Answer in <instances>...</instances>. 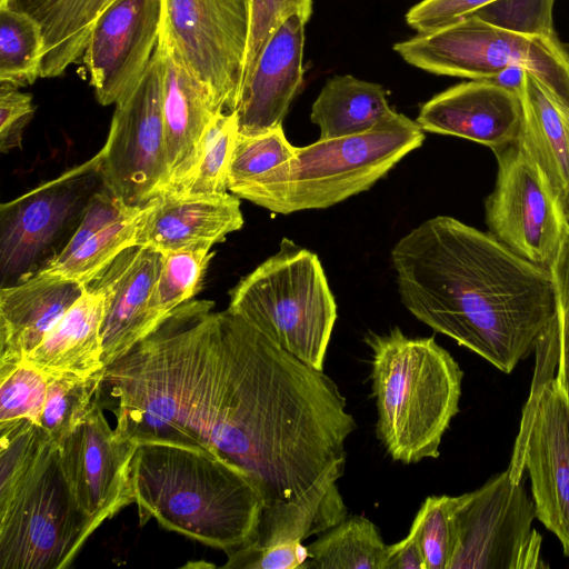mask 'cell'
Segmentation results:
<instances>
[{"instance_id":"obj_1","label":"cell","mask_w":569,"mask_h":569,"mask_svg":"<svg viewBox=\"0 0 569 569\" xmlns=\"http://www.w3.org/2000/svg\"><path fill=\"white\" fill-rule=\"evenodd\" d=\"M355 429L345 397L323 370L240 316L218 311L209 351L180 393V443L240 467L272 505L298 499L343 470Z\"/></svg>"},{"instance_id":"obj_2","label":"cell","mask_w":569,"mask_h":569,"mask_svg":"<svg viewBox=\"0 0 569 569\" xmlns=\"http://www.w3.org/2000/svg\"><path fill=\"white\" fill-rule=\"evenodd\" d=\"M391 261L411 315L505 373L536 349L555 317L549 269L452 217L410 230Z\"/></svg>"},{"instance_id":"obj_3","label":"cell","mask_w":569,"mask_h":569,"mask_svg":"<svg viewBox=\"0 0 569 569\" xmlns=\"http://www.w3.org/2000/svg\"><path fill=\"white\" fill-rule=\"evenodd\" d=\"M139 522L164 529L227 553L256 537L263 496L240 467L210 452L146 442L131 461Z\"/></svg>"},{"instance_id":"obj_4","label":"cell","mask_w":569,"mask_h":569,"mask_svg":"<svg viewBox=\"0 0 569 569\" xmlns=\"http://www.w3.org/2000/svg\"><path fill=\"white\" fill-rule=\"evenodd\" d=\"M372 351L376 433L387 453L405 465L437 458L459 412L463 372L433 337H408L400 328L365 338Z\"/></svg>"},{"instance_id":"obj_5","label":"cell","mask_w":569,"mask_h":569,"mask_svg":"<svg viewBox=\"0 0 569 569\" xmlns=\"http://www.w3.org/2000/svg\"><path fill=\"white\" fill-rule=\"evenodd\" d=\"M423 141L418 122L395 111L366 132L296 147L288 161L229 191L274 213L326 209L370 189Z\"/></svg>"},{"instance_id":"obj_6","label":"cell","mask_w":569,"mask_h":569,"mask_svg":"<svg viewBox=\"0 0 569 569\" xmlns=\"http://www.w3.org/2000/svg\"><path fill=\"white\" fill-rule=\"evenodd\" d=\"M228 310L323 370L337 305L316 253L283 238L274 254L232 288Z\"/></svg>"},{"instance_id":"obj_7","label":"cell","mask_w":569,"mask_h":569,"mask_svg":"<svg viewBox=\"0 0 569 569\" xmlns=\"http://www.w3.org/2000/svg\"><path fill=\"white\" fill-rule=\"evenodd\" d=\"M393 50L407 63L439 76L495 80L520 68L532 73L569 112V53L559 38L515 33L471 14L397 42Z\"/></svg>"},{"instance_id":"obj_8","label":"cell","mask_w":569,"mask_h":569,"mask_svg":"<svg viewBox=\"0 0 569 569\" xmlns=\"http://www.w3.org/2000/svg\"><path fill=\"white\" fill-rule=\"evenodd\" d=\"M93 531L52 442L12 493L0 501V568H67Z\"/></svg>"},{"instance_id":"obj_9","label":"cell","mask_w":569,"mask_h":569,"mask_svg":"<svg viewBox=\"0 0 569 569\" xmlns=\"http://www.w3.org/2000/svg\"><path fill=\"white\" fill-rule=\"evenodd\" d=\"M101 149L90 159L0 206V280L28 279L54 260L102 186Z\"/></svg>"},{"instance_id":"obj_10","label":"cell","mask_w":569,"mask_h":569,"mask_svg":"<svg viewBox=\"0 0 569 569\" xmlns=\"http://www.w3.org/2000/svg\"><path fill=\"white\" fill-rule=\"evenodd\" d=\"M533 499L522 479L509 470L480 488L456 497V547L449 569H535L541 560L542 537L532 527Z\"/></svg>"},{"instance_id":"obj_11","label":"cell","mask_w":569,"mask_h":569,"mask_svg":"<svg viewBox=\"0 0 569 569\" xmlns=\"http://www.w3.org/2000/svg\"><path fill=\"white\" fill-rule=\"evenodd\" d=\"M114 106L101 148L103 186L126 204L142 207L169 182L158 47L138 83Z\"/></svg>"},{"instance_id":"obj_12","label":"cell","mask_w":569,"mask_h":569,"mask_svg":"<svg viewBox=\"0 0 569 569\" xmlns=\"http://www.w3.org/2000/svg\"><path fill=\"white\" fill-rule=\"evenodd\" d=\"M493 153L497 179L485 201L489 233L522 258L550 269L569 231V220L518 139Z\"/></svg>"},{"instance_id":"obj_13","label":"cell","mask_w":569,"mask_h":569,"mask_svg":"<svg viewBox=\"0 0 569 569\" xmlns=\"http://www.w3.org/2000/svg\"><path fill=\"white\" fill-rule=\"evenodd\" d=\"M169 33L219 111L234 112L242 89L250 0H163Z\"/></svg>"},{"instance_id":"obj_14","label":"cell","mask_w":569,"mask_h":569,"mask_svg":"<svg viewBox=\"0 0 569 569\" xmlns=\"http://www.w3.org/2000/svg\"><path fill=\"white\" fill-rule=\"evenodd\" d=\"M531 481L537 518L560 541L569 558V402L550 375L531 393L508 468Z\"/></svg>"},{"instance_id":"obj_15","label":"cell","mask_w":569,"mask_h":569,"mask_svg":"<svg viewBox=\"0 0 569 569\" xmlns=\"http://www.w3.org/2000/svg\"><path fill=\"white\" fill-rule=\"evenodd\" d=\"M137 446L118 437L97 396L86 418L58 446L64 476L93 530L134 502L130 471Z\"/></svg>"},{"instance_id":"obj_16","label":"cell","mask_w":569,"mask_h":569,"mask_svg":"<svg viewBox=\"0 0 569 569\" xmlns=\"http://www.w3.org/2000/svg\"><path fill=\"white\" fill-rule=\"evenodd\" d=\"M163 0H117L98 19L82 60L101 106L116 104L138 83L158 47Z\"/></svg>"},{"instance_id":"obj_17","label":"cell","mask_w":569,"mask_h":569,"mask_svg":"<svg viewBox=\"0 0 569 569\" xmlns=\"http://www.w3.org/2000/svg\"><path fill=\"white\" fill-rule=\"evenodd\" d=\"M423 131L471 140L492 151L515 142L522 107L517 91L489 79H471L436 94L422 104Z\"/></svg>"},{"instance_id":"obj_18","label":"cell","mask_w":569,"mask_h":569,"mask_svg":"<svg viewBox=\"0 0 569 569\" xmlns=\"http://www.w3.org/2000/svg\"><path fill=\"white\" fill-rule=\"evenodd\" d=\"M161 263V252L132 246L86 284L106 297L101 327L104 368L157 328L149 313V302Z\"/></svg>"},{"instance_id":"obj_19","label":"cell","mask_w":569,"mask_h":569,"mask_svg":"<svg viewBox=\"0 0 569 569\" xmlns=\"http://www.w3.org/2000/svg\"><path fill=\"white\" fill-rule=\"evenodd\" d=\"M158 49L162 64V117L169 166L164 192H168L174 190L194 168L204 133L219 110L180 54L164 16Z\"/></svg>"},{"instance_id":"obj_20","label":"cell","mask_w":569,"mask_h":569,"mask_svg":"<svg viewBox=\"0 0 569 569\" xmlns=\"http://www.w3.org/2000/svg\"><path fill=\"white\" fill-rule=\"evenodd\" d=\"M306 23L292 14L267 41L241 89L236 109L240 134H259L282 126L302 84Z\"/></svg>"},{"instance_id":"obj_21","label":"cell","mask_w":569,"mask_h":569,"mask_svg":"<svg viewBox=\"0 0 569 569\" xmlns=\"http://www.w3.org/2000/svg\"><path fill=\"white\" fill-rule=\"evenodd\" d=\"M240 198L164 192L146 203L136 246L159 252L207 248L242 228Z\"/></svg>"},{"instance_id":"obj_22","label":"cell","mask_w":569,"mask_h":569,"mask_svg":"<svg viewBox=\"0 0 569 569\" xmlns=\"http://www.w3.org/2000/svg\"><path fill=\"white\" fill-rule=\"evenodd\" d=\"M84 288L46 271L0 287V363L23 361Z\"/></svg>"},{"instance_id":"obj_23","label":"cell","mask_w":569,"mask_h":569,"mask_svg":"<svg viewBox=\"0 0 569 569\" xmlns=\"http://www.w3.org/2000/svg\"><path fill=\"white\" fill-rule=\"evenodd\" d=\"M517 92L522 107L518 141L542 171L569 220V112L526 70Z\"/></svg>"},{"instance_id":"obj_24","label":"cell","mask_w":569,"mask_h":569,"mask_svg":"<svg viewBox=\"0 0 569 569\" xmlns=\"http://www.w3.org/2000/svg\"><path fill=\"white\" fill-rule=\"evenodd\" d=\"M104 293L86 286L78 300L24 359L50 376H91L104 369Z\"/></svg>"},{"instance_id":"obj_25","label":"cell","mask_w":569,"mask_h":569,"mask_svg":"<svg viewBox=\"0 0 569 569\" xmlns=\"http://www.w3.org/2000/svg\"><path fill=\"white\" fill-rule=\"evenodd\" d=\"M342 475L331 472L298 499L264 505L256 537L246 546H298L338 525L348 512L337 486Z\"/></svg>"},{"instance_id":"obj_26","label":"cell","mask_w":569,"mask_h":569,"mask_svg":"<svg viewBox=\"0 0 569 569\" xmlns=\"http://www.w3.org/2000/svg\"><path fill=\"white\" fill-rule=\"evenodd\" d=\"M116 1L40 0L26 11L42 30L41 78L60 77L83 57L93 26Z\"/></svg>"},{"instance_id":"obj_27","label":"cell","mask_w":569,"mask_h":569,"mask_svg":"<svg viewBox=\"0 0 569 569\" xmlns=\"http://www.w3.org/2000/svg\"><path fill=\"white\" fill-rule=\"evenodd\" d=\"M388 91L380 84L353 76L330 78L315 100L310 119L320 129V139L366 132L391 116Z\"/></svg>"},{"instance_id":"obj_28","label":"cell","mask_w":569,"mask_h":569,"mask_svg":"<svg viewBox=\"0 0 569 569\" xmlns=\"http://www.w3.org/2000/svg\"><path fill=\"white\" fill-rule=\"evenodd\" d=\"M307 549L303 569H385L388 553L377 526L359 515L346 517Z\"/></svg>"},{"instance_id":"obj_29","label":"cell","mask_w":569,"mask_h":569,"mask_svg":"<svg viewBox=\"0 0 569 569\" xmlns=\"http://www.w3.org/2000/svg\"><path fill=\"white\" fill-rule=\"evenodd\" d=\"M43 36L39 22L28 12L0 6V82L18 88L41 78Z\"/></svg>"},{"instance_id":"obj_30","label":"cell","mask_w":569,"mask_h":569,"mask_svg":"<svg viewBox=\"0 0 569 569\" xmlns=\"http://www.w3.org/2000/svg\"><path fill=\"white\" fill-rule=\"evenodd\" d=\"M144 211L146 206L103 228L87 239L70 256L52 261L42 271L77 281L83 286L88 284L122 251L136 246Z\"/></svg>"},{"instance_id":"obj_31","label":"cell","mask_w":569,"mask_h":569,"mask_svg":"<svg viewBox=\"0 0 569 569\" xmlns=\"http://www.w3.org/2000/svg\"><path fill=\"white\" fill-rule=\"evenodd\" d=\"M238 134L236 111H218L204 133L194 168L174 190L168 192L181 194L227 192L228 169Z\"/></svg>"},{"instance_id":"obj_32","label":"cell","mask_w":569,"mask_h":569,"mask_svg":"<svg viewBox=\"0 0 569 569\" xmlns=\"http://www.w3.org/2000/svg\"><path fill=\"white\" fill-rule=\"evenodd\" d=\"M210 250L192 248L161 252V269L149 302V313L156 327L199 292L212 258Z\"/></svg>"},{"instance_id":"obj_33","label":"cell","mask_w":569,"mask_h":569,"mask_svg":"<svg viewBox=\"0 0 569 569\" xmlns=\"http://www.w3.org/2000/svg\"><path fill=\"white\" fill-rule=\"evenodd\" d=\"M103 370L91 376H50L40 426L51 440L61 441L86 418L96 399Z\"/></svg>"},{"instance_id":"obj_34","label":"cell","mask_w":569,"mask_h":569,"mask_svg":"<svg viewBox=\"0 0 569 569\" xmlns=\"http://www.w3.org/2000/svg\"><path fill=\"white\" fill-rule=\"evenodd\" d=\"M49 379L26 360L0 363V429L24 421L40 425Z\"/></svg>"},{"instance_id":"obj_35","label":"cell","mask_w":569,"mask_h":569,"mask_svg":"<svg viewBox=\"0 0 569 569\" xmlns=\"http://www.w3.org/2000/svg\"><path fill=\"white\" fill-rule=\"evenodd\" d=\"M52 442L39 423L24 421L0 429V501L12 493Z\"/></svg>"},{"instance_id":"obj_36","label":"cell","mask_w":569,"mask_h":569,"mask_svg":"<svg viewBox=\"0 0 569 569\" xmlns=\"http://www.w3.org/2000/svg\"><path fill=\"white\" fill-rule=\"evenodd\" d=\"M295 151L282 126L253 136L239 133L228 169V191L282 164Z\"/></svg>"},{"instance_id":"obj_37","label":"cell","mask_w":569,"mask_h":569,"mask_svg":"<svg viewBox=\"0 0 569 569\" xmlns=\"http://www.w3.org/2000/svg\"><path fill=\"white\" fill-rule=\"evenodd\" d=\"M455 505L456 497L429 496L412 521L410 529L418 535L426 569H449L456 547Z\"/></svg>"},{"instance_id":"obj_38","label":"cell","mask_w":569,"mask_h":569,"mask_svg":"<svg viewBox=\"0 0 569 569\" xmlns=\"http://www.w3.org/2000/svg\"><path fill=\"white\" fill-rule=\"evenodd\" d=\"M556 0H496L473 13L485 22L519 34L558 38L553 27Z\"/></svg>"},{"instance_id":"obj_39","label":"cell","mask_w":569,"mask_h":569,"mask_svg":"<svg viewBox=\"0 0 569 569\" xmlns=\"http://www.w3.org/2000/svg\"><path fill=\"white\" fill-rule=\"evenodd\" d=\"M555 287L556 312L547 328L557 350L556 382L569 402V231L550 267Z\"/></svg>"},{"instance_id":"obj_40","label":"cell","mask_w":569,"mask_h":569,"mask_svg":"<svg viewBox=\"0 0 569 569\" xmlns=\"http://www.w3.org/2000/svg\"><path fill=\"white\" fill-rule=\"evenodd\" d=\"M311 12L312 0H250V30L243 83L278 27L292 14H298L308 22Z\"/></svg>"},{"instance_id":"obj_41","label":"cell","mask_w":569,"mask_h":569,"mask_svg":"<svg viewBox=\"0 0 569 569\" xmlns=\"http://www.w3.org/2000/svg\"><path fill=\"white\" fill-rule=\"evenodd\" d=\"M139 208L141 207H130L126 204L104 186H102L91 197L82 219L70 241L52 261L67 258L91 236L113 222L133 213Z\"/></svg>"},{"instance_id":"obj_42","label":"cell","mask_w":569,"mask_h":569,"mask_svg":"<svg viewBox=\"0 0 569 569\" xmlns=\"http://www.w3.org/2000/svg\"><path fill=\"white\" fill-rule=\"evenodd\" d=\"M32 96L10 83L0 82V150L8 153L21 148L26 127L33 118Z\"/></svg>"},{"instance_id":"obj_43","label":"cell","mask_w":569,"mask_h":569,"mask_svg":"<svg viewBox=\"0 0 569 569\" xmlns=\"http://www.w3.org/2000/svg\"><path fill=\"white\" fill-rule=\"evenodd\" d=\"M309 560L307 546H244L227 553L222 568L230 569H303Z\"/></svg>"},{"instance_id":"obj_44","label":"cell","mask_w":569,"mask_h":569,"mask_svg":"<svg viewBox=\"0 0 569 569\" xmlns=\"http://www.w3.org/2000/svg\"><path fill=\"white\" fill-rule=\"evenodd\" d=\"M496 0H423L407 12V23L418 33L450 26Z\"/></svg>"},{"instance_id":"obj_45","label":"cell","mask_w":569,"mask_h":569,"mask_svg":"<svg viewBox=\"0 0 569 569\" xmlns=\"http://www.w3.org/2000/svg\"><path fill=\"white\" fill-rule=\"evenodd\" d=\"M385 569H426L425 555L412 529L402 540L388 545Z\"/></svg>"},{"instance_id":"obj_46","label":"cell","mask_w":569,"mask_h":569,"mask_svg":"<svg viewBox=\"0 0 569 569\" xmlns=\"http://www.w3.org/2000/svg\"><path fill=\"white\" fill-rule=\"evenodd\" d=\"M40 0H7L6 3L0 6H10L16 9H20L23 11L29 10L31 7H33L36 3H38Z\"/></svg>"},{"instance_id":"obj_47","label":"cell","mask_w":569,"mask_h":569,"mask_svg":"<svg viewBox=\"0 0 569 569\" xmlns=\"http://www.w3.org/2000/svg\"><path fill=\"white\" fill-rule=\"evenodd\" d=\"M7 0H0V4H3L6 3Z\"/></svg>"}]
</instances>
